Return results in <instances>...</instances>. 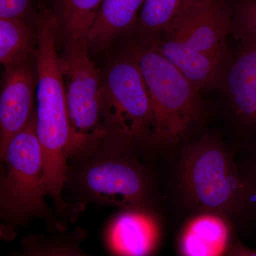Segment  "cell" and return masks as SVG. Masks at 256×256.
Segmentation results:
<instances>
[{"label": "cell", "instance_id": "2", "mask_svg": "<svg viewBox=\"0 0 256 256\" xmlns=\"http://www.w3.org/2000/svg\"><path fill=\"white\" fill-rule=\"evenodd\" d=\"M176 150L172 178L180 210L188 217L204 213L223 216L236 228L242 227L244 185L240 166L223 138L203 130Z\"/></svg>", "mask_w": 256, "mask_h": 256}, {"label": "cell", "instance_id": "11", "mask_svg": "<svg viewBox=\"0 0 256 256\" xmlns=\"http://www.w3.org/2000/svg\"><path fill=\"white\" fill-rule=\"evenodd\" d=\"M158 216L137 210L120 212L106 230L108 250L114 256H154L162 238Z\"/></svg>", "mask_w": 256, "mask_h": 256}, {"label": "cell", "instance_id": "6", "mask_svg": "<svg viewBox=\"0 0 256 256\" xmlns=\"http://www.w3.org/2000/svg\"><path fill=\"white\" fill-rule=\"evenodd\" d=\"M105 126L131 134L140 146H150L154 128L152 106L146 80L132 55L116 58L102 82Z\"/></svg>", "mask_w": 256, "mask_h": 256}, {"label": "cell", "instance_id": "1", "mask_svg": "<svg viewBox=\"0 0 256 256\" xmlns=\"http://www.w3.org/2000/svg\"><path fill=\"white\" fill-rule=\"evenodd\" d=\"M36 132L44 156V185L58 210L64 208L62 191L68 160L86 146L69 120L60 56L58 30L52 10L44 8L36 18Z\"/></svg>", "mask_w": 256, "mask_h": 256}, {"label": "cell", "instance_id": "23", "mask_svg": "<svg viewBox=\"0 0 256 256\" xmlns=\"http://www.w3.org/2000/svg\"><path fill=\"white\" fill-rule=\"evenodd\" d=\"M204 1V0H186V6L188 4H194V3L200 2Z\"/></svg>", "mask_w": 256, "mask_h": 256}, {"label": "cell", "instance_id": "18", "mask_svg": "<svg viewBox=\"0 0 256 256\" xmlns=\"http://www.w3.org/2000/svg\"><path fill=\"white\" fill-rule=\"evenodd\" d=\"M10 256H90L76 240L64 237L32 236L23 239L21 250Z\"/></svg>", "mask_w": 256, "mask_h": 256}, {"label": "cell", "instance_id": "15", "mask_svg": "<svg viewBox=\"0 0 256 256\" xmlns=\"http://www.w3.org/2000/svg\"><path fill=\"white\" fill-rule=\"evenodd\" d=\"M104 0H55L58 40L65 46L87 44V38Z\"/></svg>", "mask_w": 256, "mask_h": 256}, {"label": "cell", "instance_id": "8", "mask_svg": "<svg viewBox=\"0 0 256 256\" xmlns=\"http://www.w3.org/2000/svg\"><path fill=\"white\" fill-rule=\"evenodd\" d=\"M234 5L232 0H204L188 4L163 38L182 42L226 66L230 56L226 41L233 32Z\"/></svg>", "mask_w": 256, "mask_h": 256}, {"label": "cell", "instance_id": "14", "mask_svg": "<svg viewBox=\"0 0 256 256\" xmlns=\"http://www.w3.org/2000/svg\"><path fill=\"white\" fill-rule=\"evenodd\" d=\"M144 0H104L87 38L88 50H102L134 28Z\"/></svg>", "mask_w": 256, "mask_h": 256}, {"label": "cell", "instance_id": "4", "mask_svg": "<svg viewBox=\"0 0 256 256\" xmlns=\"http://www.w3.org/2000/svg\"><path fill=\"white\" fill-rule=\"evenodd\" d=\"M150 96L154 128L150 146L174 152L204 130L210 108L178 69L150 44L137 40L128 48Z\"/></svg>", "mask_w": 256, "mask_h": 256}, {"label": "cell", "instance_id": "21", "mask_svg": "<svg viewBox=\"0 0 256 256\" xmlns=\"http://www.w3.org/2000/svg\"><path fill=\"white\" fill-rule=\"evenodd\" d=\"M31 6L32 0H0V18L26 20Z\"/></svg>", "mask_w": 256, "mask_h": 256}, {"label": "cell", "instance_id": "19", "mask_svg": "<svg viewBox=\"0 0 256 256\" xmlns=\"http://www.w3.org/2000/svg\"><path fill=\"white\" fill-rule=\"evenodd\" d=\"M238 158L244 185V216L242 226L256 224V140L244 146Z\"/></svg>", "mask_w": 256, "mask_h": 256}, {"label": "cell", "instance_id": "5", "mask_svg": "<svg viewBox=\"0 0 256 256\" xmlns=\"http://www.w3.org/2000/svg\"><path fill=\"white\" fill-rule=\"evenodd\" d=\"M5 171L0 201L3 220L22 225L33 217L48 216L44 185V156L36 132V112L1 154Z\"/></svg>", "mask_w": 256, "mask_h": 256}, {"label": "cell", "instance_id": "10", "mask_svg": "<svg viewBox=\"0 0 256 256\" xmlns=\"http://www.w3.org/2000/svg\"><path fill=\"white\" fill-rule=\"evenodd\" d=\"M0 96V153L28 126L34 112L36 92V67L30 60L5 69Z\"/></svg>", "mask_w": 256, "mask_h": 256}, {"label": "cell", "instance_id": "20", "mask_svg": "<svg viewBox=\"0 0 256 256\" xmlns=\"http://www.w3.org/2000/svg\"><path fill=\"white\" fill-rule=\"evenodd\" d=\"M232 33L240 41L256 38V0H240L234 5Z\"/></svg>", "mask_w": 256, "mask_h": 256}, {"label": "cell", "instance_id": "7", "mask_svg": "<svg viewBox=\"0 0 256 256\" xmlns=\"http://www.w3.org/2000/svg\"><path fill=\"white\" fill-rule=\"evenodd\" d=\"M87 44L65 46L60 57L69 120L86 144L105 132L100 73L88 55Z\"/></svg>", "mask_w": 256, "mask_h": 256}, {"label": "cell", "instance_id": "13", "mask_svg": "<svg viewBox=\"0 0 256 256\" xmlns=\"http://www.w3.org/2000/svg\"><path fill=\"white\" fill-rule=\"evenodd\" d=\"M146 44L174 65L198 92L220 86L225 66L218 60L170 38Z\"/></svg>", "mask_w": 256, "mask_h": 256}, {"label": "cell", "instance_id": "12", "mask_svg": "<svg viewBox=\"0 0 256 256\" xmlns=\"http://www.w3.org/2000/svg\"><path fill=\"white\" fill-rule=\"evenodd\" d=\"M236 226L223 216L204 213L188 217L178 234L180 256H228Z\"/></svg>", "mask_w": 256, "mask_h": 256}, {"label": "cell", "instance_id": "22", "mask_svg": "<svg viewBox=\"0 0 256 256\" xmlns=\"http://www.w3.org/2000/svg\"><path fill=\"white\" fill-rule=\"evenodd\" d=\"M228 256H256V249L248 247L240 240H236L232 247Z\"/></svg>", "mask_w": 256, "mask_h": 256}, {"label": "cell", "instance_id": "9", "mask_svg": "<svg viewBox=\"0 0 256 256\" xmlns=\"http://www.w3.org/2000/svg\"><path fill=\"white\" fill-rule=\"evenodd\" d=\"M227 116L236 131L256 140V38L242 40L224 68L220 82Z\"/></svg>", "mask_w": 256, "mask_h": 256}, {"label": "cell", "instance_id": "17", "mask_svg": "<svg viewBox=\"0 0 256 256\" xmlns=\"http://www.w3.org/2000/svg\"><path fill=\"white\" fill-rule=\"evenodd\" d=\"M35 40L26 20L0 18V62L5 69L35 56Z\"/></svg>", "mask_w": 256, "mask_h": 256}, {"label": "cell", "instance_id": "3", "mask_svg": "<svg viewBox=\"0 0 256 256\" xmlns=\"http://www.w3.org/2000/svg\"><path fill=\"white\" fill-rule=\"evenodd\" d=\"M105 130L100 146L95 142L73 156L78 165L67 172L65 184L73 183L79 194L88 201L158 215V186L140 158V146L124 130L114 126Z\"/></svg>", "mask_w": 256, "mask_h": 256}, {"label": "cell", "instance_id": "16", "mask_svg": "<svg viewBox=\"0 0 256 256\" xmlns=\"http://www.w3.org/2000/svg\"><path fill=\"white\" fill-rule=\"evenodd\" d=\"M186 6V0H144L134 28L138 40L150 43L163 38Z\"/></svg>", "mask_w": 256, "mask_h": 256}]
</instances>
